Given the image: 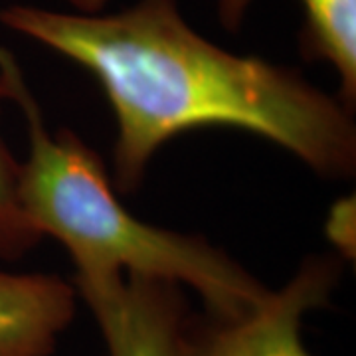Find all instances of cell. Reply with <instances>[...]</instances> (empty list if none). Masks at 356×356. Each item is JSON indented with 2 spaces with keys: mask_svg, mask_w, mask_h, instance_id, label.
Returning <instances> with one entry per match:
<instances>
[{
  "mask_svg": "<svg viewBox=\"0 0 356 356\" xmlns=\"http://www.w3.org/2000/svg\"><path fill=\"white\" fill-rule=\"evenodd\" d=\"M0 22L81 65L117 119L115 186L139 188L153 154L200 127H234L280 145L325 178L356 170L353 109L291 67L238 56L184 22L177 0L115 14L8 6Z\"/></svg>",
  "mask_w": 356,
  "mask_h": 356,
  "instance_id": "cell-1",
  "label": "cell"
},
{
  "mask_svg": "<svg viewBox=\"0 0 356 356\" xmlns=\"http://www.w3.org/2000/svg\"><path fill=\"white\" fill-rule=\"evenodd\" d=\"M0 88L24 115V214L40 238L50 236L70 252L76 266L74 283L137 275L186 285L200 295L206 315L220 318L240 317L261 303L266 287L216 245L131 214L115 196L102 156L67 129L48 131L20 65L2 46Z\"/></svg>",
  "mask_w": 356,
  "mask_h": 356,
  "instance_id": "cell-2",
  "label": "cell"
},
{
  "mask_svg": "<svg viewBox=\"0 0 356 356\" xmlns=\"http://www.w3.org/2000/svg\"><path fill=\"white\" fill-rule=\"evenodd\" d=\"M341 277L331 255L311 257L280 291H267L261 303L240 317L186 315L178 334L177 356H311L301 329L309 311L329 305Z\"/></svg>",
  "mask_w": 356,
  "mask_h": 356,
  "instance_id": "cell-3",
  "label": "cell"
},
{
  "mask_svg": "<svg viewBox=\"0 0 356 356\" xmlns=\"http://www.w3.org/2000/svg\"><path fill=\"white\" fill-rule=\"evenodd\" d=\"M74 287L97 321L109 356H177L186 318L178 285L127 275Z\"/></svg>",
  "mask_w": 356,
  "mask_h": 356,
  "instance_id": "cell-4",
  "label": "cell"
},
{
  "mask_svg": "<svg viewBox=\"0 0 356 356\" xmlns=\"http://www.w3.org/2000/svg\"><path fill=\"white\" fill-rule=\"evenodd\" d=\"M76 301V287L58 275L0 271V356H51Z\"/></svg>",
  "mask_w": 356,
  "mask_h": 356,
  "instance_id": "cell-5",
  "label": "cell"
},
{
  "mask_svg": "<svg viewBox=\"0 0 356 356\" xmlns=\"http://www.w3.org/2000/svg\"><path fill=\"white\" fill-rule=\"evenodd\" d=\"M303 6L301 50L307 60L331 64L339 79V99L355 109L356 102V0H299ZM252 0H218L220 22L238 30Z\"/></svg>",
  "mask_w": 356,
  "mask_h": 356,
  "instance_id": "cell-6",
  "label": "cell"
},
{
  "mask_svg": "<svg viewBox=\"0 0 356 356\" xmlns=\"http://www.w3.org/2000/svg\"><path fill=\"white\" fill-rule=\"evenodd\" d=\"M0 88V102H4ZM2 105V103H0ZM42 240L28 222L20 200V163L6 147L0 133V259H16Z\"/></svg>",
  "mask_w": 356,
  "mask_h": 356,
  "instance_id": "cell-7",
  "label": "cell"
},
{
  "mask_svg": "<svg viewBox=\"0 0 356 356\" xmlns=\"http://www.w3.org/2000/svg\"><path fill=\"white\" fill-rule=\"evenodd\" d=\"M76 6L79 13L95 14L102 10L103 6L107 4V0H70Z\"/></svg>",
  "mask_w": 356,
  "mask_h": 356,
  "instance_id": "cell-8",
  "label": "cell"
}]
</instances>
